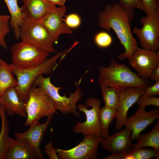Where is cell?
I'll use <instances>...</instances> for the list:
<instances>
[{"label": "cell", "instance_id": "cell-24", "mask_svg": "<svg viewBox=\"0 0 159 159\" xmlns=\"http://www.w3.org/2000/svg\"><path fill=\"white\" fill-rule=\"evenodd\" d=\"M116 109L110 108L104 106L100 109L99 120L101 137L105 138L109 135V127L115 118Z\"/></svg>", "mask_w": 159, "mask_h": 159}, {"label": "cell", "instance_id": "cell-15", "mask_svg": "<svg viewBox=\"0 0 159 159\" xmlns=\"http://www.w3.org/2000/svg\"><path fill=\"white\" fill-rule=\"evenodd\" d=\"M132 140L130 130L125 127L112 135L102 138L100 144L103 149L111 153H120L130 150Z\"/></svg>", "mask_w": 159, "mask_h": 159}, {"label": "cell", "instance_id": "cell-12", "mask_svg": "<svg viewBox=\"0 0 159 159\" xmlns=\"http://www.w3.org/2000/svg\"><path fill=\"white\" fill-rule=\"evenodd\" d=\"M145 88L131 87L120 91V96L116 108L115 127L116 130H122L127 118L130 108L135 104L139 97L143 95Z\"/></svg>", "mask_w": 159, "mask_h": 159}, {"label": "cell", "instance_id": "cell-18", "mask_svg": "<svg viewBox=\"0 0 159 159\" xmlns=\"http://www.w3.org/2000/svg\"><path fill=\"white\" fill-rule=\"evenodd\" d=\"M23 4L21 9L26 18L39 20L52 11L57 7L47 0H21Z\"/></svg>", "mask_w": 159, "mask_h": 159}, {"label": "cell", "instance_id": "cell-7", "mask_svg": "<svg viewBox=\"0 0 159 159\" xmlns=\"http://www.w3.org/2000/svg\"><path fill=\"white\" fill-rule=\"evenodd\" d=\"M12 63L14 67L26 69L36 67L47 58L49 54L22 41L10 48Z\"/></svg>", "mask_w": 159, "mask_h": 159}, {"label": "cell", "instance_id": "cell-26", "mask_svg": "<svg viewBox=\"0 0 159 159\" xmlns=\"http://www.w3.org/2000/svg\"><path fill=\"white\" fill-rule=\"evenodd\" d=\"M159 159V152L152 148H143L131 150L127 153L125 159Z\"/></svg>", "mask_w": 159, "mask_h": 159}, {"label": "cell", "instance_id": "cell-36", "mask_svg": "<svg viewBox=\"0 0 159 159\" xmlns=\"http://www.w3.org/2000/svg\"><path fill=\"white\" fill-rule=\"evenodd\" d=\"M50 2L55 4L59 5L60 6L64 5L66 0H47Z\"/></svg>", "mask_w": 159, "mask_h": 159}, {"label": "cell", "instance_id": "cell-22", "mask_svg": "<svg viewBox=\"0 0 159 159\" xmlns=\"http://www.w3.org/2000/svg\"><path fill=\"white\" fill-rule=\"evenodd\" d=\"M0 116L1 120V128L0 133V159H6L10 138L9 127L4 107L0 103Z\"/></svg>", "mask_w": 159, "mask_h": 159}, {"label": "cell", "instance_id": "cell-27", "mask_svg": "<svg viewBox=\"0 0 159 159\" xmlns=\"http://www.w3.org/2000/svg\"><path fill=\"white\" fill-rule=\"evenodd\" d=\"M119 3L126 12L130 21L134 18V11L139 9L145 12V9L140 0H119Z\"/></svg>", "mask_w": 159, "mask_h": 159}, {"label": "cell", "instance_id": "cell-28", "mask_svg": "<svg viewBox=\"0 0 159 159\" xmlns=\"http://www.w3.org/2000/svg\"><path fill=\"white\" fill-rule=\"evenodd\" d=\"M10 16L8 15H3L0 13V46L5 49H8L5 37L9 32Z\"/></svg>", "mask_w": 159, "mask_h": 159}, {"label": "cell", "instance_id": "cell-31", "mask_svg": "<svg viewBox=\"0 0 159 159\" xmlns=\"http://www.w3.org/2000/svg\"><path fill=\"white\" fill-rule=\"evenodd\" d=\"M146 16L151 15L159 9V0H140Z\"/></svg>", "mask_w": 159, "mask_h": 159}, {"label": "cell", "instance_id": "cell-8", "mask_svg": "<svg viewBox=\"0 0 159 159\" xmlns=\"http://www.w3.org/2000/svg\"><path fill=\"white\" fill-rule=\"evenodd\" d=\"M101 101L95 97H90L86 100L85 105L79 103L77 109L84 112L86 116L84 122H77L72 128L75 133H82L84 136L92 135L101 137L99 120Z\"/></svg>", "mask_w": 159, "mask_h": 159}, {"label": "cell", "instance_id": "cell-6", "mask_svg": "<svg viewBox=\"0 0 159 159\" xmlns=\"http://www.w3.org/2000/svg\"><path fill=\"white\" fill-rule=\"evenodd\" d=\"M19 39L49 54L56 52L54 42L39 20L25 18L19 27Z\"/></svg>", "mask_w": 159, "mask_h": 159}, {"label": "cell", "instance_id": "cell-21", "mask_svg": "<svg viewBox=\"0 0 159 159\" xmlns=\"http://www.w3.org/2000/svg\"><path fill=\"white\" fill-rule=\"evenodd\" d=\"M6 4L10 14V26L15 38L19 39V27L23 20L26 18L19 7L17 0H3Z\"/></svg>", "mask_w": 159, "mask_h": 159}, {"label": "cell", "instance_id": "cell-34", "mask_svg": "<svg viewBox=\"0 0 159 159\" xmlns=\"http://www.w3.org/2000/svg\"><path fill=\"white\" fill-rule=\"evenodd\" d=\"M155 82L153 85L145 88L143 95L155 96L159 95V81Z\"/></svg>", "mask_w": 159, "mask_h": 159}, {"label": "cell", "instance_id": "cell-1", "mask_svg": "<svg viewBox=\"0 0 159 159\" xmlns=\"http://www.w3.org/2000/svg\"><path fill=\"white\" fill-rule=\"evenodd\" d=\"M98 25L105 30H113L123 46L125 52L118 55L123 61L128 59L138 48L137 42L133 37L130 21L126 12L119 3L108 4L97 16Z\"/></svg>", "mask_w": 159, "mask_h": 159}, {"label": "cell", "instance_id": "cell-29", "mask_svg": "<svg viewBox=\"0 0 159 159\" xmlns=\"http://www.w3.org/2000/svg\"><path fill=\"white\" fill-rule=\"evenodd\" d=\"M94 40L98 46L102 48L109 47L112 42L111 36L108 33L104 31L97 33L95 36Z\"/></svg>", "mask_w": 159, "mask_h": 159}, {"label": "cell", "instance_id": "cell-5", "mask_svg": "<svg viewBox=\"0 0 159 159\" xmlns=\"http://www.w3.org/2000/svg\"><path fill=\"white\" fill-rule=\"evenodd\" d=\"M25 103L27 117L24 125L30 126L39 123L44 117L58 114L50 97L41 87L32 86Z\"/></svg>", "mask_w": 159, "mask_h": 159}, {"label": "cell", "instance_id": "cell-33", "mask_svg": "<svg viewBox=\"0 0 159 159\" xmlns=\"http://www.w3.org/2000/svg\"><path fill=\"white\" fill-rule=\"evenodd\" d=\"M44 151L50 159H59L57 151L55 148H54L52 141L45 145Z\"/></svg>", "mask_w": 159, "mask_h": 159}, {"label": "cell", "instance_id": "cell-35", "mask_svg": "<svg viewBox=\"0 0 159 159\" xmlns=\"http://www.w3.org/2000/svg\"><path fill=\"white\" fill-rule=\"evenodd\" d=\"M149 79L155 82L159 81V66L156 67L152 72Z\"/></svg>", "mask_w": 159, "mask_h": 159}, {"label": "cell", "instance_id": "cell-9", "mask_svg": "<svg viewBox=\"0 0 159 159\" xmlns=\"http://www.w3.org/2000/svg\"><path fill=\"white\" fill-rule=\"evenodd\" d=\"M143 27H135L132 31L135 34L141 48L155 52L159 48V9L153 14L141 18Z\"/></svg>", "mask_w": 159, "mask_h": 159}, {"label": "cell", "instance_id": "cell-10", "mask_svg": "<svg viewBox=\"0 0 159 159\" xmlns=\"http://www.w3.org/2000/svg\"><path fill=\"white\" fill-rule=\"evenodd\" d=\"M102 137L92 135L85 136L77 145L68 150L56 148L59 159H96Z\"/></svg>", "mask_w": 159, "mask_h": 159}, {"label": "cell", "instance_id": "cell-20", "mask_svg": "<svg viewBox=\"0 0 159 159\" xmlns=\"http://www.w3.org/2000/svg\"><path fill=\"white\" fill-rule=\"evenodd\" d=\"M135 140L136 143L132 144L131 150L148 147L159 152V121H157L151 130L148 133L140 134Z\"/></svg>", "mask_w": 159, "mask_h": 159}, {"label": "cell", "instance_id": "cell-19", "mask_svg": "<svg viewBox=\"0 0 159 159\" xmlns=\"http://www.w3.org/2000/svg\"><path fill=\"white\" fill-rule=\"evenodd\" d=\"M38 157L31 146L22 139L10 138L6 159H36Z\"/></svg>", "mask_w": 159, "mask_h": 159}, {"label": "cell", "instance_id": "cell-3", "mask_svg": "<svg viewBox=\"0 0 159 159\" xmlns=\"http://www.w3.org/2000/svg\"><path fill=\"white\" fill-rule=\"evenodd\" d=\"M76 89L71 92L68 97L62 96L59 91L62 89L54 85L51 82L49 77H44L43 74L39 75L34 81L33 86L39 87L43 89L51 99L54 107L62 114L66 115L71 114L78 117L80 113L77 111V103L81 98L82 92L77 83H75Z\"/></svg>", "mask_w": 159, "mask_h": 159}, {"label": "cell", "instance_id": "cell-13", "mask_svg": "<svg viewBox=\"0 0 159 159\" xmlns=\"http://www.w3.org/2000/svg\"><path fill=\"white\" fill-rule=\"evenodd\" d=\"M64 5L57 7L39 20L47 31L54 42H57L62 34H70L73 33L70 29L62 21V18L66 12Z\"/></svg>", "mask_w": 159, "mask_h": 159}, {"label": "cell", "instance_id": "cell-17", "mask_svg": "<svg viewBox=\"0 0 159 159\" xmlns=\"http://www.w3.org/2000/svg\"><path fill=\"white\" fill-rule=\"evenodd\" d=\"M0 103L4 107L6 113L8 115L17 114L24 118H26L25 103L19 99L16 87H10L4 92L0 97Z\"/></svg>", "mask_w": 159, "mask_h": 159}, {"label": "cell", "instance_id": "cell-30", "mask_svg": "<svg viewBox=\"0 0 159 159\" xmlns=\"http://www.w3.org/2000/svg\"><path fill=\"white\" fill-rule=\"evenodd\" d=\"M139 108H145L146 106L153 105L155 107H159V98L155 96L144 95L140 96L135 103Z\"/></svg>", "mask_w": 159, "mask_h": 159}, {"label": "cell", "instance_id": "cell-25", "mask_svg": "<svg viewBox=\"0 0 159 159\" xmlns=\"http://www.w3.org/2000/svg\"><path fill=\"white\" fill-rule=\"evenodd\" d=\"M100 87L105 106L116 109L120 97V91L111 87L101 86Z\"/></svg>", "mask_w": 159, "mask_h": 159}, {"label": "cell", "instance_id": "cell-2", "mask_svg": "<svg viewBox=\"0 0 159 159\" xmlns=\"http://www.w3.org/2000/svg\"><path fill=\"white\" fill-rule=\"evenodd\" d=\"M98 70L100 86L113 87L121 91L129 87L146 88L150 85L149 79L140 77L125 64H120L115 59L111 60L108 67H100Z\"/></svg>", "mask_w": 159, "mask_h": 159}, {"label": "cell", "instance_id": "cell-23", "mask_svg": "<svg viewBox=\"0 0 159 159\" xmlns=\"http://www.w3.org/2000/svg\"><path fill=\"white\" fill-rule=\"evenodd\" d=\"M11 70L9 64L2 60L0 63V97L8 88L18 85Z\"/></svg>", "mask_w": 159, "mask_h": 159}, {"label": "cell", "instance_id": "cell-37", "mask_svg": "<svg viewBox=\"0 0 159 159\" xmlns=\"http://www.w3.org/2000/svg\"><path fill=\"white\" fill-rule=\"evenodd\" d=\"M2 60V59L0 58V63H1V61Z\"/></svg>", "mask_w": 159, "mask_h": 159}, {"label": "cell", "instance_id": "cell-4", "mask_svg": "<svg viewBox=\"0 0 159 159\" xmlns=\"http://www.w3.org/2000/svg\"><path fill=\"white\" fill-rule=\"evenodd\" d=\"M64 53L60 52L47 58L40 65L31 68L22 69L16 67L11 64L9 67L13 74L17 79L18 85L16 87L17 94L20 100L25 102L33 83L40 74L50 73L55 68L57 60Z\"/></svg>", "mask_w": 159, "mask_h": 159}, {"label": "cell", "instance_id": "cell-16", "mask_svg": "<svg viewBox=\"0 0 159 159\" xmlns=\"http://www.w3.org/2000/svg\"><path fill=\"white\" fill-rule=\"evenodd\" d=\"M53 115L48 117L44 123L33 124L30 126L29 128L26 131L17 132L14 134L16 138L22 139L27 142L32 148L39 159H44L40 149V144Z\"/></svg>", "mask_w": 159, "mask_h": 159}, {"label": "cell", "instance_id": "cell-11", "mask_svg": "<svg viewBox=\"0 0 159 159\" xmlns=\"http://www.w3.org/2000/svg\"><path fill=\"white\" fill-rule=\"evenodd\" d=\"M129 64L140 77L149 79L153 70L159 66V52L139 47L128 59Z\"/></svg>", "mask_w": 159, "mask_h": 159}, {"label": "cell", "instance_id": "cell-14", "mask_svg": "<svg viewBox=\"0 0 159 159\" xmlns=\"http://www.w3.org/2000/svg\"><path fill=\"white\" fill-rule=\"evenodd\" d=\"M145 109L139 108L134 115L127 118L124 124V126L130 130L132 140L135 139L155 120L159 119V107H155L149 112L146 111Z\"/></svg>", "mask_w": 159, "mask_h": 159}, {"label": "cell", "instance_id": "cell-32", "mask_svg": "<svg viewBox=\"0 0 159 159\" xmlns=\"http://www.w3.org/2000/svg\"><path fill=\"white\" fill-rule=\"evenodd\" d=\"M65 23L69 28H75L80 26L81 19L80 16L75 13H71L67 15L64 20Z\"/></svg>", "mask_w": 159, "mask_h": 159}]
</instances>
